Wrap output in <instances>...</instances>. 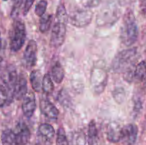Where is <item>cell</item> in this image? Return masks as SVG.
Instances as JSON below:
<instances>
[{
	"mask_svg": "<svg viewBox=\"0 0 146 145\" xmlns=\"http://www.w3.org/2000/svg\"><path fill=\"white\" fill-rule=\"evenodd\" d=\"M34 1H35V0H25L24 7V15H27V14L29 12L31 7H32Z\"/></svg>",
	"mask_w": 146,
	"mask_h": 145,
	"instance_id": "f1b7e54d",
	"label": "cell"
},
{
	"mask_svg": "<svg viewBox=\"0 0 146 145\" xmlns=\"http://www.w3.org/2000/svg\"><path fill=\"white\" fill-rule=\"evenodd\" d=\"M51 78L56 83L60 84L63 81L65 75V72L62 65L58 61L56 62L51 69Z\"/></svg>",
	"mask_w": 146,
	"mask_h": 145,
	"instance_id": "ac0fdd59",
	"label": "cell"
},
{
	"mask_svg": "<svg viewBox=\"0 0 146 145\" xmlns=\"http://www.w3.org/2000/svg\"><path fill=\"white\" fill-rule=\"evenodd\" d=\"M139 6L141 11L144 14H146V0H141Z\"/></svg>",
	"mask_w": 146,
	"mask_h": 145,
	"instance_id": "f546056e",
	"label": "cell"
},
{
	"mask_svg": "<svg viewBox=\"0 0 146 145\" xmlns=\"http://www.w3.org/2000/svg\"><path fill=\"white\" fill-rule=\"evenodd\" d=\"M55 130L52 125L44 123L38 126L37 136L45 144H51L55 136Z\"/></svg>",
	"mask_w": 146,
	"mask_h": 145,
	"instance_id": "7c38bea8",
	"label": "cell"
},
{
	"mask_svg": "<svg viewBox=\"0 0 146 145\" xmlns=\"http://www.w3.org/2000/svg\"><path fill=\"white\" fill-rule=\"evenodd\" d=\"M138 37V28L132 11L125 14L120 30V39L126 46H131L135 43Z\"/></svg>",
	"mask_w": 146,
	"mask_h": 145,
	"instance_id": "7a4b0ae2",
	"label": "cell"
},
{
	"mask_svg": "<svg viewBox=\"0 0 146 145\" xmlns=\"http://www.w3.org/2000/svg\"><path fill=\"white\" fill-rule=\"evenodd\" d=\"M107 72L103 68H94L91 71V82L93 88L97 93L103 92L106 85Z\"/></svg>",
	"mask_w": 146,
	"mask_h": 145,
	"instance_id": "ba28073f",
	"label": "cell"
},
{
	"mask_svg": "<svg viewBox=\"0 0 146 145\" xmlns=\"http://www.w3.org/2000/svg\"><path fill=\"white\" fill-rule=\"evenodd\" d=\"M43 78L38 70H34L30 74V82L34 91L39 92L42 90Z\"/></svg>",
	"mask_w": 146,
	"mask_h": 145,
	"instance_id": "2e32d148",
	"label": "cell"
},
{
	"mask_svg": "<svg viewBox=\"0 0 146 145\" xmlns=\"http://www.w3.org/2000/svg\"><path fill=\"white\" fill-rule=\"evenodd\" d=\"M102 0H81L82 5L85 8L90 9L96 7L101 4Z\"/></svg>",
	"mask_w": 146,
	"mask_h": 145,
	"instance_id": "83f0119b",
	"label": "cell"
},
{
	"mask_svg": "<svg viewBox=\"0 0 146 145\" xmlns=\"http://www.w3.org/2000/svg\"><path fill=\"white\" fill-rule=\"evenodd\" d=\"M35 145H41V144H35Z\"/></svg>",
	"mask_w": 146,
	"mask_h": 145,
	"instance_id": "d6a6232c",
	"label": "cell"
},
{
	"mask_svg": "<svg viewBox=\"0 0 146 145\" xmlns=\"http://www.w3.org/2000/svg\"><path fill=\"white\" fill-rule=\"evenodd\" d=\"M121 128L117 124H111L107 130V139L109 142H120L121 140Z\"/></svg>",
	"mask_w": 146,
	"mask_h": 145,
	"instance_id": "e0dca14e",
	"label": "cell"
},
{
	"mask_svg": "<svg viewBox=\"0 0 146 145\" xmlns=\"http://www.w3.org/2000/svg\"><path fill=\"white\" fill-rule=\"evenodd\" d=\"M1 48V34H0V49Z\"/></svg>",
	"mask_w": 146,
	"mask_h": 145,
	"instance_id": "4dcf8cb0",
	"label": "cell"
},
{
	"mask_svg": "<svg viewBox=\"0 0 146 145\" xmlns=\"http://www.w3.org/2000/svg\"><path fill=\"white\" fill-rule=\"evenodd\" d=\"M39 107L41 113L49 119L56 120L58 119L59 111L52 102L47 99L41 100Z\"/></svg>",
	"mask_w": 146,
	"mask_h": 145,
	"instance_id": "4fadbf2b",
	"label": "cell"
},
{
	"mask_svg": "<svg viewBox=\"0 0 146 145\" xmlns=\"http://www.w3.org/2000/svg\"><path fill=\"white\" fill-rule=\"evenodd\" d=\"M27 94V80L24 75L20 74L18 77L14 91H13V97L17 100L24 99V97Z\"/></svg>",
	"mask_w": 146,
	"mask_h": 145,
	"instance_id": "9a60e30c",
	"label": "cell"
},
{
	"mask_svg": "<svg viewBox=\"0 0 146 145\" xmlns=\"http://www.w3.org/2000/svg\"><path fill=\"white\" fill-rule=\"evenodd\" d=\"M23 1H25V0H16L11 13V16L13 18H16L19 15L21 6H22Z\"/></svg>",
	"mask_w": 146,
	"mask_h": 145,
	"instance_id": "484cf974",
	"label": "cell"
},
{
	"mask_svg": "<svg viewBox=\"0 0 146 145\" xmlns=\"http://www.w3.org/2000/svg\"><path fill=\"white\" fill-rule=\"evenodd\" d=\"M135 48L124 50L118 53L112 63V68L115 72H123V74L133 72L135 67L134 63L137 59Z\"/></svg>",
	"mask_w": 146,
	"mask_h": 145,
	"instance_id": "3957f363",
	"label": "cell"
},
{
	"mask_svg": "<svg viewBox=\"0 0 146 145\" xmlns=\"http://www.w3.org/2000/svg\"><path fill=\"white\" fill-rule=\"evenodd\" d=\"M37 60V44L34 40L29 41L24 53V61L27 68L34 67Z\"/></svg>",
	"mask_w": 146,
	"mask_h": 145,
	"instance_id": "8fae6325",
	"label": "cell"
},
{
	"mask_svg": "<svg viewBox=\"0 0 146 145\" xmlns=\"http://www.w3.org/2000/svg\"><path fill=\"white\" fill-rule=\"evenodd\" d=\"M133 79L142 82L146 79V62L141 61L135 66L133 71Z\"/></svg>",
	"mask_w": 146,
	"mask_h": 145,
	"instance_id": "ffe728a7",
	"label": "cell"
},
{
	"mask_svg": "<svg viewBox=\"0 0 146 145\" xmlns=\"http://www.w3.org/2000/svg\"><path fill=\"white\" fill-rule=\"evenodd\" d=\"M53 21L51 14H44L39 20V31L41 33H46L50 29Z\"/></svg>",
	"mask_w": 146,
	"mask_h": 145,
	"instance_id": "44dd1931",
	"label": "cell"
},
{
	"mask_svg": "<svg viewBox=\"0 0 146 145\" xmlns=\"http://www.w3.org/2000/svg\"><path fill=\"white\" fill-rule=\"evenodd\" d=\"M12 100L13 98L7 88L4 85H0V107H3L9 104Z\"/></svg>",
	"mask_w": 146,
	"mask_h": 145,
	"instance_id": "7402d4cb",
	"label": "cell"
},
{
	"mask_svg": "<svg viewBox=\"0 0 146 145\" xmlns=\"http://www.w3.org/2000/svg\"><path fill=\"white\" fill-rule=\"evenodd\" d=\"M1 63H2V58H1V57H0V67H1Z\"/></svg>",
	"mask_w": 146,
	"mask_h": 145,
	"instance_id": "1f68e13d",
	"label": "cell"
},
{
	"mask_svg": "<svg viewBox=\"0 0 146 145\" xmlns=\"http://www.w3.org/2000/svg\"><path fill=\"white\" fill-rule=\"evenodd\" d=\"M31 137L28 127L23 122L17 125L14 129H7L1 134V142L4 145H26Z\"/></svg>",
	"mask_w": 146,
	"mask_h": 145,
	"instance_id": "6da1fadb",
	"label": "cell"
},
{
	"mask_svg": "<svg viewBox=\"0 0 146 145\" xmlns=\"http://www.w3.org/2000/svg\"><path fill=\"white\" fill-rule=\"evenodd\" d=\"M113 94V98L119 103H121L124 100V98H125V93L123 88H116V89H115L114 92Z\"/></svg>",
	"mask_w": 146,
	"mask_h": 145,
	"instance_id": "4316f807",
	"label": "cell"
},
{
	"mask_svg": "<svg viewBox=\"0 0 146 145\" xmlns=\"http://www.w3.org/2000/svg\"><path fill=\"white\" fill-rule=\"evenodd\" d=\"M138 127L134 124H128L121 128V140L123 145H133L138 137Z\"/></svg>",
	"mask_w": 146,
	"mask_h": 145,
	"instance_id": "9c48e42d",
	"label": "cell"
},
{
	"mask_svg": "<svg viewBox=\"0 0 146 145\" xmlns=\"http://www.w3.org/2000/svg\"><path fill=\"white\" fill-rule=\"evenodd\" d=\"M54 90V85L49 74H46L43 77L42 90L46 94L52 93Z\"/></svg>",
	"mask_w": 146,
	"mask_h": 145,
	"instance_id": "603a6c76",
	"label": "cell"
},
{
	"mask_svg": "<svg viewBox=\"0 0 146 145\" xmlns=\"http://www.w3.org/2000/svg\"><path fill=\"white\" fill-rule=\"evenodd\" d=\"M27 37L25 24L20 20L14 21L10 30L9 45L10 49L13 52L19 51L25 43Z\"/></svg>",
	"mask_w": 146,
	"mask_h": 145,
	"instance_id": "277c9868",
	"label": "cell"
},
{
	"mask_svg": "<svg viewBox=\"0 0 146 145\" xmlns=\"http://www.w3.org/2000/svg\"><path fill=\"white\" fill-rule=\"evenodd\" d=\"M120 10L115 5H108L101 10L97 16L96 23L98 26H111L118 21Z\"/></svg>",
	"mask_w": 146,
	"mask_h": 145,
	"instance_id": "5b68a950",
	"label": "cell"
},
{
	"mask_svg": "<svg viewBox=\"0 0 146 145\" xmlns=\"http://www.w3.org/2000/svg\"><path fill=\"white\" fill-rule=\"evenodd\" d=\"M36 107V104L35 95L32 92H30L24 97L21 105V109L24 116L27 118H31L35 112Z\"/></svg>",
	"mask_w": 146,
	"mask_h": 145,
	"instance_id": "5bb4252c",
	"label": "cell"
},
{
	"mask_svg": "<svg viewBox=\"0 0 146 145\" xmlns=\"http://www.w3.org/2000/svg\"><path fill=\"white\" fill-rule=\"evenodd\" d=\"M67 22L68 21L55 19L50 39V44L54 48H58L64 44L66 36Z\"/></svg>",
	"mask_w": 146,
	"mask_h": 145,
	"instance_id": "8992f818",
	"label": "cell"
},
{
	"mask_svg": "<svg viewBox=\"0 0 146 145\" xmlns=\"http://www.w3.org/2000/svg\"><path fill=\"white\" fill-rule=\"evenodd\" d=\"M47 1L46 0H41L36 4L35 7V14L38 16H42L44 14H45L46 10L47 8Z\"/></svg>",
	"mask_w": 146,
	"mask_h": 145,
	"instance_id": "d4e9b609",
	"label": "cell"
},
{
	"mask_svg": "<svg viewBox=\"0 0 146 145\" xmlns=\"http://www.w3.org/2000/svg\"><path fill=\"white\" fill-rule=\"evenodd\" d=\"M98 136L96 125L94 120H91L88 124V142L89 145L98 144Z\"/></svg>",
	"mask_w": 146,
	"mask_h": 145,
	"instance_id": "d6986e66",
	"label": "cell"
},
{
	"mask_svg": "<svg viewBox=\"0 0 146 145\" xmlns=\"http://www.w3.org/2000/svg\"><path fill=\"white\" fill-rule=\"evenodd\" d=\"M3 1H7V0H3Z\"/></svg>",
	"mask_w": 146,
	"mask_h": 145,
	"instance_id": "836d02e7",
	"label": "cell"
},
{
	"mask_svg": "<svg viewBox=\"0 0 146 145\" xmlns=\"http://www.w3.org/2000/svg\"><path fill=\"white\" fill-rule=\"evenodd\" d=\"M92 18L93 13L89 9H78L70 14L68 21L74 26L84 28L91 22Z\"/></svg>",
	"mask_w": 146,
	"mask_h": 145,
	"instance_id": "52a82bcc",
	"label": "cell"
},
{
	"mask_svg": "<svg viewBox=\"0 0 146 145\" xmlns=\"http://www.w3.org/2000/svg\"><path fill=\"white\" fill-rule=\"evenodd\" d=\"M56 145H69L65 130L62 127L58 128L56 134Z\"/></svg>",
	"mask_w": 146,
	"mask_h": 145,
	"instance_id": "cb8c5ba5",
	"label": "cell"
},
{
	"mask_svg": "<svg viewBox=\"0 0 146 145\" xmlns=\"http://www.w3.org/2000/svg\"><path fill=\"white\" fill-rule=\"evenodd\" d=\"M18 77L19 75H17V70L14 66L7 67L1 75V79H2L3 82L13 98H14L13 91H14V86L17 83V80H18Z\"/></svg>",
	"mask_w": 146,
	"mask_h": 145,
	"instance_id": "30bf717a",
	"label": "cell"
}]
</instances>
